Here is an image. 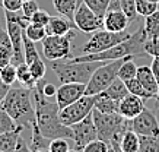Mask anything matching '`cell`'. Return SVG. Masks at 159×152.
<instances>
[{"label": "cell", "mask_w": 159, "mask_h": 152, "mask_svg": "<svg viewBox=\"0 0 159 152\" xmlns=\"http://www.w3.org/2000/svg\"><path fill=\"white\" fill-rule=\"evenodd\" d=\"M28 66H29V72H31V75H32V78L35 81H39V79H43L45 76L47 67H45V64H44V62L41 59H37Z\"/></svg>", "instance_id": "d590c367"}, {"label": "cell", "mask_w": 159, "mask_h": 152, "mask_svg": "<svg viewBox=\"0 0 159 152\" xmlns=\"http://www.w3.org/2000/svg\"><path fill=\"white\" fill-rule=\"evenodd\" d=\"M136 9H137V15L146 18L158 10V3L150 0H136Z\"/></svg>", "instance_id": "1f68e13d"}, {"label": "cell", "mask_w": 159, "mask_h": 152, "mask_svg": "<svg viewBox=\"0 0 159 152\" xmlns=\"http://www.w3.org/2000/svg\"><path fill=\"white\" fill-rule=\"evenodd\" d=\"M45 28L48 35H66L70 31L76 30V24L66 16H57V18H51Z\"/></svg>", "instance_id": "9a60e30c"}, {"label": "cell", "mask_w": 159, "mask_h": 152, "mask_svg": "<svg viewBox=\"0 0 159 152\" xmlns=\"http://www.w3.org/2000/svg\"><path fill=\"white\" fill-rule=\"evenodd\" d=\"M38 5H37V2L35 0H29V2H24L22 3V16H24L26 21H31L32 15H34L35 12L38 10Z\"/></svg>", "instance_id": "ab89813d"}, {"label": "cell", "mask_w": 159, "mask_h": 152, "mask_svg": "<svg viewBox=\"0 0 159 152\" xmlns=\"http://www.w3.org/2000/svg\"><path fill=\"white\" fill-rule=\"evenodd\" d=\"M95 108L102 113H118L120 110V101L105 97L102 94H98L95 99Z\"/></svg>", "instance_id": "7402d4cb"}, {"label": "cell", "mask_w": 159, "mask_h": 152, "mask_svg": "<svg viewBox=\"0 0 159 152\" xmlns=\"http://www.w3.org/2000/svg\"><path fill=\"white\" fill-rule=\"evenodd\" d=\"M120 146L123 149V152H139L140 148V136L134 130L127 129L120 140Z\"/></svg>", "instance_id": "ffe728a7"}, {"label": "cell", "mask_w": 159, "mask_h": 152, "mask_svg": "<svg viewBox=\"0 0 159 152\" xmlns=\"http://www.w3.org/2000/svg\"><path fill=\"white\" fill-rule=\"evenodd\" d=\"M75 35L70 31L66 35H47L43 43L44 57L50 62L72 59V43Z\"/></svg>", "instance_id": "8992f818"}, {"label": "cell", "mask_w": 159, "mask_h": 152, "mask_svg": "<svg viewBox=\"0 0 159 152\" xmlns=\"http://www.w3.org/2000/svg\"><path fill=\"white\" fill-rule=\"evenodd\" d=\"M16 73H18V82L19 85L25 86V88L34 89L37 81L32 78V75L29 72V66L26 63H20L16 66Z\"/></svg>", "instance_id": "d4e9b609"}, {"label": "cell", "mask_w": 159, "mask_h": 152, "mask_svg": "<svg viewBox=\"0 0 159 152\" xmlns=\"http://www.w3.org/2000/svg\"><path fill=\"white\" fill-rule=\"evenodd\" d=\"M121 2V10L124 12L129 21H133L137 18V9H136V0H120Z\"/></svg>", "instance_id": "74e56055"}, {"label": "cell", "mask_w": 159, "mask_h": 152, "mask_svg": "<svg viewBox=\"0 0 159 152\" xmlns=\"http://www.w3.org/2000/svg\"><path fill=\"white\" fill-rule=\"evenodd\" d=\"M143 30H145V32L149 39L159 38V10L153 12L152 15L146 16Z\"/></svg>", "instance_id": "603a6c76"}, {"label": "cell", "mask_w": 159, "mask_h": 152, "mask_svg": "<svg viewBox=\"0 0 159 152\" xmlns=\"http://www.w3.org/2000/svg\"><path fill=\"white\" fill-rule=\"evenodd\" d=\"M92 117L97 126L98 137L108 143L112 140H121L123 133L130 129V120L123 117L120 113H102L93 108Z\"/></svg>", "instance_id": "3957f363"}, {"label": "cell", "mask_w": 159, "mask_h": 152, "mask_svg": "<svg viewBox=\"0 0 159 152\" xmlns=\"http://www.w3.org/2000/svg\"><path fill=\"white\" fill-rule=\"evenodd\" d=\"M125 86H127V89H129V92L133 94V95H137V97H140V98H143V99L155 98L153 94H150L149 91L143 86V85L140 84L137 78H133V79L125 81Z\"/></svg>", "instance_id": "484cf974"}, {"label": "cell", "mask_w": 159, "mask_h": 152, "mask_svg": "<svg viewBox=\"0 0 159 152\" xmlns=\"http://www.w3.org/2000/svg\"><path fill=\"white\" fill-rule=\"evenodd\" d=\"M136 78L139 79V82L143 85L150 94H153L155 98H158L159 85H158V82H156V78H155L150 66H140V67H137Z\"/></svg>", "instance_id": "2e32d148"}, {"label": "cell", "mask_w": 159, "mask_h": 152, "mask_svg": "<svg viewBox=\"0 0 159 152\" xmlns=\"http://www.w3.org/2000/svg\"><path fill=\"white\" fill-rule=\"evenodd\" d=\"M0 107L6 110L15 123L20 127H29L35 120V104L32 98V89L19 86H10L9 92L2 101Z\"/></svg>", "instance_id": "7a4b0ae2"}, {"label": "cell", "mask_w": 159, "mask_h": 152, "mask_svg": "<svg viewBox=\"0 0 159 152\" xmlns=\"http://www.w3.org/2000/svg\"><path fill=\"white\" fill-rule=\"evenodd\" d=\"M99 62H72V60H56L51 62L54 73L61 84H88L93 70L99 66Z\"/></svg>", "instance_id": "277c9868"}, {"label": "cell", "mask_w": 159, "mask_h": 152, "mask_svg": "<svg viewBox=\"0 0 159 152\" xmlns=\"http://www.w3.org/2000/svg\"><path fill=\"white\" fill-rule=\"evenodd\" d=\"M35 89H38L39 92H43L47 98H56V94H57V88L53 82H47V81H43L39 79L35 84Z\"/></svg>", "instance_id": "e575fe53"}, {"label": "cell", "mask_w": 159, "mask_h": 152, "mask_svg": "<svg viewBox=\"0 0 159 152\" xmlns=\"http://www.w3.org/2000/svg\"><path fill=\"white\" fill-rule=\"evenodd\" d=\"M67 152H79V151H76V149H69Z\"/></svg>", "instance_id": "f907efd6"}, {"label": "cell", "mask_w": 159, "mask_h": 152, "mask_svg": "<svg viewBox=\"0 0 159 152\" xmlns=\"http://www.w3.org/2000/svg\"><path fill=\"white\" fill-rule=\"evenodd\" d=\"M150 69H152L155 78H156V82H158V85H159V57H153L152 64H150Z\"/></svg>", "instance_id": "bcb514c9"}, {"label": "cell", "mask_w": 159, "mask_h": 152, "mask_svg": "<svg viewBox=\"0 0 159 152\" xmlns=\"http://www.w3.org/2000/svg\"><path fill=\"white\" fill-rule=\"evenodd\" d=\"M131 22L123 10H108L104 16V30L111 32H123Z\"/></svg>", "instance_id": "4fadbf2b"}, {"label": "cell", "mask_w": 159, "mask_h": 152, "mask_svg": "<svg viewBox=\"0 0 159 152\" xmlns=\"http://www.w3.org/2000/svg\"><path fill=\"white\" fill-rule=\"evenodd\" d=\"M19 126L15 123V120L9 116V113L0 107V133L12 132L15 129H18Z\"/></svg>", "instance_id": "836d02e7"}, {"label": "cell", "mask_w": 159, "mask_h": 152, "mask_svg": "<svg viewBox=\"0 0 159 152\" xmlns=\"http://www.w3.org/2000/svg\"><path fill=\"white\" fill-rule=\"evenodd\" d=\"M156 99H158V105H159V94H158V98H156Z\"/></svg>", "instance_id": "db71d44e"}, {"label": "cell", "mask_w": 159, "mask_h": 152, "mask_svg": "<svg viewBox=\"0 0 159 152\" xmlns=\"http://www.w3.org/2000/svg\"><path fill=\"white\" fill-rule=\"evenodd\" d=\"M73 130V142H75V149L79 152L83 151V148L86 146L89 142L98 139V132L97 126L93 123V117L92 113L89 116L80 120V122L75 123L73 126H70Z\"/></svg>", "instance_id": "9c48e42d"}, {"label": "cell", "mask_w": 159, "mask_h": 152, "mask_svg": "<svg viewBox=\"0 0 159 152\" xmlns=\"http://www.w3.org/2000/svg\"><path fill=\"white\" fill-rule=\"evenodd\" d=\"M25 34H26V37H28L29 39H32L34 43H37V41H43V39L48 35L47 34V28H45V26H38V25H34V24H31V22L26 25Z\"/></svg>", "instance_id": "f1b7e54d"}, {"label": "cell", "mask_w": 159, "mask_h": 152, "mask_svg": "<svg viewBox=\"0 0 159 152\" xmlns=\"http://www.w3.org/2000/svg\"><path fill=\"white\" fill-rule=\"evenodd\" d=\"M0 152H3V151H0Z\"/></svg>", "instance_id": "6f0895ef"}, {"label": "cell", "mask_w": 159, "mask_h": 152, "mask_svg": "<svg viewBox=\"0 0 159 152\" xmlns=\"http://www.w3.org/2000/svg\"><path fill=\"white\" fill-rule=\"evenodd\" d=\"M35 152H50V149H39V151H35Z\"/></svg>", "instance_id": "c3c4849f"}, {"label": "cell", "mask_w": 159, "mask_h": 152, "mask_svg": "<svg viewBox=\"0 0 159 152\" xmlns=\"http://www.w3.org/2000/svg\"><path fill=\"white\" fill-rule=\"evenodd\" d=\"M86 92V84H77V82H70V84H61L60 88H57L56 94V103L58 108L63 110L70 104L76 103L79 98H82Z\"/></svg>", "instance_id": "7c38bea8"}, {"label": "cell", "mask_w": 159, "mask_h": 152, "mask_svg": "<svg viewBox=\"0 0 159 152\" xmlns=\"http://www.w3.org/2000/svg\"><path fill=\"white\" fill-rule=\"evenodd\" d=\"M15 152H32V151H31V148L26 145V142L22 139V136H19V139H18V145H16Z\"/></svg>", "instance_id": "ee69618b"}, {"label": "cell", "mask_w": 159, "mask_h": 152, "mask_svg": "<svg viewBox=\"0 0 159 152\" xmlns=\"http://www.w3.org/2000/svg\"><path fill=\"white\" fill-rule=\"evenodd\" d=\"M53 5L61 16H66L73 21L77 7V0H53Z\"/></svg>", "instance_id": "cb8c5ba5"}, {"label": "cell", "mask_w": 159, "mask_h": 152, "mask_svg": "<svg viewBox=\"0 0 159 152\" xmlns=\"http://www.w3.org/2000/svg\"><path fill=\"white\" fill-rule=\"evenodd\" d=\"M73 22L76 24L77 30H80L82 32H86V34H93V32L104 28V18L98 16L85 3L76 7Z\"/></svg>", "instance_id": "30bf717a"}, {"label": "cell", "mask_w": 159, "mask_h": 152, "mask_svg": "<svg viewBox=\"0 0 159 152\" xmlns=\"http://www.w3.org/2000/svg\"><path fill=\"white\" fill-rule=\"evenodd\" d=\"M108 152H114V149H112V148H111V145H110V151Z\"/></svg>", "instance_id": "816d5d0a"}, {"label": "cell", "mask_w": 159, "mask_h": 152, "mask_svg": "<svg viewBox=\"0 0 159 152\" xmlns=\"http://www.w3.org/2000/svg\"><path fill=\"white\" fill-rule=\"evenodd\" d=\"M22 0H2V6L9 12H19L22 9Z\"/></svg>", "instance_id": "7bdbcfd3"}, {"label": "cell", "mask_w": 159, "mask_h": 152, "mask_svg": "<svg viewBox=\"0 0 159 152\" xmlns=\"http://www.w3.org/2000/svg\"><path fill=\"white\" fill-rule=\"evenodd\" d=\"M0 78L3 82H6L7 85H12L18 81V73H16V66L12 63L6 64L3 67H0Z\"/></svg>", "instance_id": "d6a6232c"}, {"label": "cell", "mask_w": 159, "mask_h": 152, "mask_svg": "<svg viewBox=\"0 0 159 152\" xmlns=\"http://www.w3.org/2000/svg\"><path fill=\"white\" fill-rule=\"evenodd\" d=\"M0 6H2V0H0Z\"/></svg>", "instance_id": "9f6ffc18"}, {"label": "cell", "mask_w": 159, "mask_h": 152, "mask_svg": "<svg viewBox=\"0 0 159 152\" xmlns=\"http://www.w3.org/2000/svg\"><path fill=\"white\" fill-rule=\"evenodd\" d=\"M127 59H133V57H125V59L112 60V62H105V63L99 64L93 70L91 79L88 81L85 95H98L102 91H105L118 78V69L123 64V62Z\"/></svg>", "instance_id": "5b68a950"}, {"label": "cell", "mask_w": 159, "mask_h": 152, "mask_svg": "<svg viewBox=\"0 0 159 152\" xmlns=\"http://www.w3.org/2000/svg\"><path fill=\"white\" fill-rule=\"evenodd\" d=\"M95 99H97V95H83L76 103L60 110L58 117H60L61 123L66 126H73L75 123L83 120L95 108Z\"/></svg>", "instance_id": "ba28073f"}, {"label": "cell", "mask_w": 159, "mask_h": 152, "mask_svg": "<svg viewBox=\"0 0 159 152\" xmlns=\"http://www.w3.org/2000/svg\"><path fill=\"white\" fill-rule=\"evenodd\" d=\"M32 98L35 104V120L38 124L39 130L45 137L51 139H73V130L70 126L63 124L58 113V108L56 101H51V98H47L43 92H39L38 89H32Z\"/></svg>", "instance_id": "6da1fadb"}, {"label": "cell", "mask_w": 159, "mask_h": 152, "mask_svg": "<svg viewBox=\"0 0 159 152\" xmlns=\"http://www.w3.org/2000/svg\"><path fill=\"white\" fill-rule=\"evenodd\" d=\"M48 149H50V152H67L69 151L67 139H63V137L51 139Z\"/></svg>", "instance_id": "60d3db41"}, {"label": "cell", "mask_w": 159, "mask_h": 152, "mask_svg": "<svg viewBox=\"0 0 159 152\" xmlns=\"http://www.w3.org/2000/svg\"><path fill=\"white\" fill-rule=\"evenodd\" d=\"M108 10H121V2L120 0H110Z\"/></svg>", "instance_id": "7dc6e473"}, {"label": "cell", "mask_w": 159, "mask_h": 152, "mask_svg": "<svg viewBox=\"0 0 159 152\" xmlns=\"http://www.w3.org/2000/svg\"><path fill=\"white\" fill-rule=\"evenodd\" d=\"M143 110H145L143 98H140L137 95H133V94H129L127 97H124L120 101V110H118V113L123 117L131 120L136 116H139Z\"/></svg>", "instance_id": "5bb4252c"}, {"label": "cell", "mask_w": 159, "mask_h": 152, "mask_svg": "<svg viewBox=\"0 0 159 152\" xmlns=\"http://www.w3.org/2000/svg\"><path fill=\"white\" fill-rule=\"evenodd\" d=\"M82 3H83V0H77V6H79V5H82Z\"/></svg>", "instance_id": "681fc988"}, {"label": "cell", "mask_w": 159, "mask_h": 152, "mask_svg": "<svg viewBox=\"0 0 159 152\" xmlns=\"http://www.w3.org/2000/svg\"><path fill=\"white\" fill-rule=\"evenodd\" d=\"M9 89H10V85H7L6 82H3V81H2V78H0V104H2V101H3V99H5V97L7 95Z\"/></svg>", "instance_id": "f6af8a7d"}, {"label": "cell", "mask_w": 159, "mask_h": 152, "mask_svg": "<svg viewBox=\"0 0 159 152\" xmlns=\"http://www.w3.org/2000/svg\"><path fill=\"white\" fill-rule=\"evenodd\" d=\"M139 152H159V136H140Z\"/></svg>", "instance_id": "f546056e"}, {"label": "cell", "mask_w": 159, "mask_h": 152, "mask_svg": "<svg viewBox=\"0 0 159 152\" xmlns=\"http://www.w3.org/2000/svg\"><path fill=\"white\" fill-rule=\"evenodd\" d=\"M83 3L101 18L105 16L110 7V0H83Z\"/></svg>", "instance_id": "4dcf8cb0"}, {"label": "cell", "mask_w": 159, "mask_h": 152, "mask_svg": "<svg viewBox=\"0 0 159 152\" xmlns=\"http://www.w3.org/2000/svg\"><path fill=\"white\" fill-rule=\"evenodd\" d=\"M145 51L152 57H159V38L156 39H146L145 43Z\"/></svg>", "instance_id": "b9f144b4"}, {"label": "cell", "mask_w": 159, "mask_h": 152, "mask_svg": "<svg viewBox=\"0 0 159 152\" xmlns=\"http://www.w3.org/2000/svg\"><path fill=\"white\" fill-rule=\"evenodd\" d=\"M50 142L51 140L48 137H45L41 133L38 124H37V120H34L32 124H31V143H29L31 151L35 152V151H39V149H48Z\"/></svg>", "instance_id": "ac0fdd59"}, {"label": "cell", "mask_w": 159, "mask_h": 152, "mask_svg": "<svg viewBox=\"0 0 159 152\" xmlns=\"http://www.w3.org/2000/svg\"><path fill=\"white\" fill-rule=\"evenodd\" d=\"M150 2H155V3H159V0H150Z\"/></svg>", "instance_id": "f5cc1de1"}, {"label": "cell", "mask_w": 159, "mask_h": 152, "mask_svg": "<svg viewBox=\"0 0 159 152\" xmlns=\"http://www.w3.org/2000/svg\"><path fill=\"white\" fill-rule=\"evenodd\" d=\"M102 95H105V97H110L112 99H117V101H121V99L127 97L129 95V89L125 86V82L124 81H121L120 78H117L112 84L105 89V91H102Z\"/></svg>", "instance_id": "44dd1931"}, {"label": "cell", "mask_w": 159, "mask_h": 152, "mask_svg": "<svg viewBox=\"0 0 159 152\" xmlns=\"http://www.w3.org/2000/svg\"><path fill=\"white\" fill-rule=\"evenodd\" d=\"M24 127H18L12 130V132L0 133V151L3 152H15L16 145H18V139H19L20 133H22Z\"/></svg>", "instance_id": "d6986e66"}, {"label": "cell", "mask_w": 159, "mask_h": 152, "mask_svg": "<svg viewBox=\"0 0 159 152\" xmlns=\"http://www.w3.org/2000/svg\"><path fill=\"white\" fill-rule=\"evenodd\" d=\"M22 2H29V0H22Z\"/></svg>", "instance_id": "11a10c76"}, {"label": "cell", "mask_w": 159, "mask_h": 152, "mask_svg": "<svg viewBox=\"0 0 159 152\" xmlns=\"http://www.w3.org/2000/svg\"><path fill=\"white\" fill-rule=\"evenodd\" d=\"M130 37L131 34L127 32V31L111 32V31H107V30H99L97 32H93L91 39L80 48V53L82 54L99 53V51H104V50H108L111 47H114V45L120 44V43L125 41L127 38H130Z\"/></svg>", "instance_id": "52a82bcc"}, {"label": "cell", "mask_w": 159, "mask_h": 152, "mask_svg": "<svg viewBox=\"0 0 159 152\" xmlns=\"http://www.w3.org/2000/svg\"><path fill=\"white\" fill-rule=\"evenodd\" d=\"M136 75H137V66H136V63L133 62V59L124 60L123 64L120 66V69H118V78L125 82V81H129V79L136 78Z\"/></svg>", "instance_id": "4316f807"}, {"label": "cell", "mask_w": 159, "mask_h": 152, "mask_svg": "<svg viewBox=\"0 0 159 152\" xmlns=\"http://www.w3.org/2000/svg\"><path fill=\"white\" fill-rule=\"evenodd\" d=\"M24 53H25V63L26 64H31L32 62L39 59V54L37 47H35V43L32 39H29L25 32H24Z\"/></svg>", "instance_id": "83f0119b"}, {"label": "cell", "mask_w": 159, "mask_h": 152, "mask_svg": "<svg viewBox=\"0 0 159 152\" xmlns=\"http://www.w3.org/2000/svg\"><path fill=\"white\" fill-rule=\"evenodd\" d=\"M108 151H110V143L98 137V139L88 143L86 146L83 148L82 152H108Z\"/></svg>", "instance_id": "8d00e7d4"}, {"label": "cell", "mask_w": 159, "mask_h": 152, "mask_svg": "<svg viewBox=\"0 0 159 152\" xmlns=\"http://www.w3.org/2000/svg\"><path fill=\"white\" fill-rule=\"evenodd\" d=\"M13 57V45L7 34V30L0 26V67L12 63Z\"/></svg>", "instance_id": "e0dca14e"}, {"label": "cell", "mask_w": 159, "mask_h": 152, "mask_svg": "<svg viewBox=\"0 0 159 152\" xmlns=\"http://www.w3.org/2000/svg\"><path fill=\"white\" fill-rule=\"evenodd\" d=\"M130 129L139 136H159V123L155 114L145 108L139 116L130 120Z\"/></svg>", "instance_id": "8fae6325"}, {"label": "cell", "mask_w": 159, "mask_h": 152, "mask_svg": "<svg viewBox=\"0 0 159 152\" xmlns=\"http://www.w3.org/2000/svg\"><path fill=\"white\" fill-rule=\"evenodd\" d=\"M50 19H51V16L48 15V12L44 9H38L37 12H35L34 15H32V18H31V24L34 25H38V26H47L50 22Z\"/></svg>", "instance_id": "f35d334b"}]
</instances>
